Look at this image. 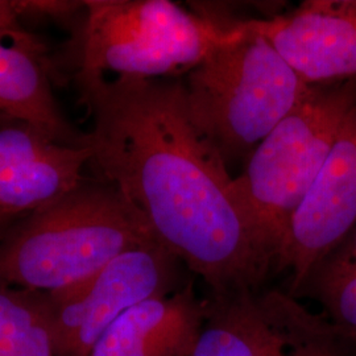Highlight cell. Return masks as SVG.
<instances>
[{
	"label": "cell",
	"instance_id": "7a4b0ae2",
	"mask_svg": "<svg viewBox=\"0 0 356 356\" xmlns=\"http://www.w3.org/2000/svg\"><path fill=\"white\" fill-rule=\"evenodd\" d=\"M157 242L144 216L111 184L83 179L17 218L0 239V284L56 293L89 280L128 250Z\"/></svg>",
	"mask_w": 356,
	"mask_h": 356
},
{
	"label": "cell",
	"instance_id": "ba28073f",
	"mask_svg": "<svg viewBox=\"0 0 356 356\" xmlns=\"http://www.w3.org/2000/svg\"><path fill=\"white\" fill-rule=\"evenodd\" d=\"M355 225L356 103L281 245L275 269L291 273V296H296L310 269Z\"/></svg>",
	"mask_w": 356,
	"mask_h": 356
},
{
	"label": "cell",
	"instance_id": "ac0fdd59",
	"mask_svg": "<svg viewBox=\"0 0 356 356\" xmlns=\"http://www.w3.org/2000/svg\"><path fill=\"white\" fill-rule=\"evenodd\" d=\"M10 123H15V122L11 120L10 118H7L6 115L0 114V127L6 126V124H10Z\"/></svg>",
	"mask_w": 356,
	"mask_h": 356
},
{
	"label": "cell",
	"instance_id": "52a82bcc",
	"mask_svg": "<svg viewBox=\"0 0 356 356\" xmlns=\"http://www.w3.org/2000/svg\"><path fill=\"white\" fill-rule=\"evenodd\" d=\"M178 263L160 243H148L118 256L89 280L47 293L58 356H88L131 307L172 294Z\"/></svg>",
	"mask_w": 356,
	"mask_h": 356
},
{
	"label": "cell",
	"instance_id": "5bb4252c",
	"mask_svg": "<svg viewBox=\"0 0 356 356\" xmlns=\"http://www.w3.org/2000/svg\"><path fill=\"white\" fill-rule=\"evenodd\" d=\"M195 296L193 282H188L172 294L131 307L103 332L88 356L127 355L135 344L177 316Z\"/></svg>",
	"mask_w": 356,
	"mask_h": 356
},
{
	"label": "cell",
	"instance_id": "2e32d148",
	"mask_svg": "<svg viewBox=\"0 0 356 356\" xmlns=\"http://www.w3.org/2000/svg\"><path fill=\"white\" fill-rule=\"evenodd\" d=\"M13 10L22 19L33 22H53L70 26L74 35L81 29L86 16L85 1L72 0H11Z\"/></svg>",
	"mask_w": 356,
	"mask_h": 356
},
{
	"label": "cell",
	"instance_id": "30bf717a",
	"mask_svg": "<svg viewBox=\"0 0 356 356\" xmlns=\"http://www.w3.org/2000/svg\"><path fill=\"white\" fill-rule=\"evenodd\" d=\"M88 147H69L24 123L0 127V213L20 216L54 202L85 178Z\"/></svg>",
	"mask_w": 356,
	"mask_h": 356
},
{
	"label": "cell",
	"instance_id": "8fae6325",
	"mask_svg": "<svg viewBox=\"0 0 356 356\" xmlns=\"http://www.w3.org/2000/svg\"><path fill=\"white\" fill-rule=\"evenodd\" d=\"M51 70L0 35V114L36 128L56 143L85 147V134L65 116L53 94Z\"/></svg>",
	"mask_w": 356,
	"mask_h": 356
},
{
	"label": "cell",
	"instance_id": "277c9868",
	"mask_svg": "<svg viewBox=\"0 0 356 356\" xmlns=\"http://www.w3.org/2000/svg\"><path fill=\"white\" fill-rule=\"evenodd\" d=\"M356 103V79L310 85L304 98L250 154L232 195L275 267L294 213Z\"/></svg>",
	"mask_w": 356,
	"mask_h": 356
},
{
	"label": "cell",
	"instance_id": "e0dca14e",
	"mask_svg": "<svg viewBox=\"0 0 356 356\" xmlns=\"http://www.w3.org/2000/svg\"><path fill=\"white\" fill-rule=\"evenodd\" d=\"M16 219L17 218H15V216H6V214L0 213V239L4 236L7 229L13 226V223Z\"/></svg>",
	"mask_w": 356,
	"mask_h": 356
},
{
	"label": "cell",
	"instance_id": "9c48e42d",
	"mask_svg": "<svg viewBox=\"0 0 356 356\" xmlns=\"http://www.w3.org/2000/svg\"><path fill=\"white\" fill-rule=\"evenodd\" d=\"M247 22L307 85L356 79V0H306L286 15Z\"/></svg>",
	"mask_w": 356,
	"mask_h": 356
},
{
	"label": "cell",
	"instance_id": "5b68a950",
	"mask_svg": "<svg viewBox=\"0 0 356 356\" xmlns=\"http://www.w3.org/2000/svg\"><path fill=\"white\" fill-rule=\"evenodd\" d=\"M76 76L166 78L188 73L238 20L170 0H85Z\"/></svg>",
	"mask_w": 356,
	"mask_h": 356
},
{
	"label": "cell",
	"instance_id": "6da1fadb",
	"mask_svg": "<svg viewBox=\"0 0 356 356\" xmlns=\"http://www.w3.org/2000/svg\"><path fill=\"white\" fill-rule=\"evenodd\" d=\"M92 119L89 165L210 296L259 289L275 269L232 195L234 177L191 119L178 76H76Z\"/></svg>",
	"mask_w": 356,
	"mask_h": 356
},
{
	"label": "cell",
	"instance_id": "9a60e30c",
	"mask_svg": "<svg viewBox=\"0 0 356 356\" xmlns=\"http://www.w3.org/2000/svg\"><path fill=\"white\" fill-rule=\"evenodd\" d=\"M204 319V300L195 296L177 316L135 344L126 356H191Z\"/></svg>",
	"mask_w": 356,
	"mask_h": 356
},
{
	"label": "cell",
	"instance_id": "d6986e66",
	"mask_svg": "<svg viewBox=\"0 0 356 356\" xmlns=\"http://www.w3.org/2000/svg\"><path fill=\"white\" fill-rule=\"evenodd\" d=\"M0 356H8V355H7V354H6V353H4V351H3V350H1V348H0Z\"/></svg>",
	"mask_w": 356,
	"mask_h": 356
},
{
	"label": "cell",
	"instance_id": "8992f818",
	"mask_svg": "<svg viewBox=\"0 0 356 356\" xmlns=\"http://www.w3.org/2000/svg\"><path fill=\"white\" fill-rule=\"evenodd\" d=\"M191 356H356V347L289 293L245 289L204 300Z\"/></svg>",
	"mask_w": 356,
	"mask_h": 356
},
{
	"label": "cell",
	"instance_id": "3957f363",
	"mask_svg": "<svg viewBox=\"0 0 356 356\" xmlns=\"http://www.w3.org/2000/svg\"><path fill=\"white\" fill-rule=\"evenodd\" d=\"M182 81L193 122L227 165L250 157L310 86L247 20Z\"/></svg>",
	"mask_w": 356,
	"mask_h": 356
},
{
	"label": "cell",
	"instance_id": "7c38bea8",
	"mask_svg": "<svg viewBox=\"0 0 356 356\" xmlns=\"http://www.w3.org/2000/svg\"><path fill=\"white\" fill-rule=\"evenodd\" d=\"M294 297L316 300L331 325L356 347V225L310 269Z\"/></svg>",
	"mask_w": 356,
	"mask_h": 356
},
{
	"label": "cell",
	"instance_id": "4fadbf2b",
	"mask_svg": "<svg viewBox=\"0 0 356 356\" xmlns=\"http://www.w3.org/2000/svg\"><path fill=\"white\" fill-rule=\"evenodd\" d=\"M0 348L8 356H58L47 293L0 284Z\"/></svg>",
	"mask_w": 356,
	"mask_h": 356
}]
</instances>
